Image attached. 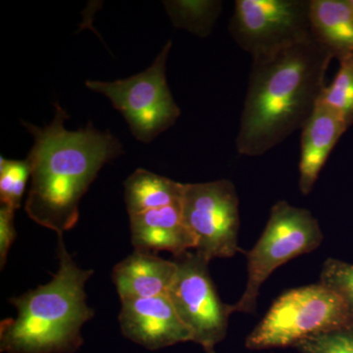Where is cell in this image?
Segmentation results:
<instances>
[{"instance_id": "1", "label": "cell", "mask_w": 353, "mask_h": 353, "mask_svg": "<svg viewBox=\"0 0 353 353\" xmlns=\"http://www.w3.org/2000/svg\"><path fill=\"white\" fill-rule=\"evenodd\" d=\"M46 127L22 125L34 138L27 159L31 164V187L25 202L28 216L58 236L76 226L79 204L102 167L124 153L110 131L95 129L92 123L78 131L64 126L69 116L59 103Z\"/></svg>"}, {"instance_id": "2", "label": "cell", "mask_w": 353, "mask_h": 353, "mask_svg": "<svg viewBox=\"0 0 353 353\" xmlns=\"http://www.w3.org/2000/svg\"><path fill=\"white\" fill-rule=\"evenodd\" d=\"M332 59L312 36L253 60L236 141L241 155H263L303 129L326 88Z\"/></svg>"}, {"instance_id": "3", "label": "cell", "mask_w": 353, "mask_h": 353, "mask_svg": "<svg viewBox=\"0 0 353 353\" xmlns=\"http://www.w3.org/2000/svg\"><path fill=\"white\" fill-rule=\"evenodd\" d=\"M58 270L48 284L10 299L15 318L0 323V352L74 353L82 347L83 325L94 315L85 284L94 271L83 270L58 236Z\"/></svg>"}, {"instance_id": "4", "label": "cell", "mask_w": 353, "mask_h": 353, "mask_svg": "<svg viewBox=\"0 0 353 353\" xmlns=\"http://www.w3.org/2000/svg\"><path fill=\"white\" fill-rule=\"evenodd\" d=\"M353 326V314L336 292L318 284L284 292L245 340L250 350L294 347L311 336Z\"/></svg>"}, {"instance_id": "5", "label": "cell", "mask_w": 353, "mask_h": 353, "mask_svg": "<svg viewBox=\"0 0 353 353\" xmlns=\"http://www.w3.org/2000/svg\"><path fill=\"white\" fill-rule=\"evenodd\" d=\"M322 241L319 222L310 211L285 201L276 202L263 233L246 254L248 280L240 301L232 305L233 312H254L259 290L274 271L317 250Z\"/></svg>"}, {"instance_id": "6", "label": "cell", "mask_w": 353, "mask_h": 353, "mask_svg": "<svg viewBox=\"0 0 353 353\" xmlns=\"http://www.w3.org/2000/svg\"><path fill=\"white\" fill-rule=\"evenodd\" d=\"M172 41L165 44L145 71L114 82L88 80L85 87L105 95L125 118L132 136L148 143L173 126L181 116L166 80Z\"/></svg>"}, {"instance_id": "7", "label": "cell", "mask_w": 353, "mask_h": 353, "mask_svg": "<svg viewBox=\"0 0 353 353\" xmlns=\"http://www.w3.org/2000/svg\"><path fill=\"white\" fill-rule=\"evenodd\" d=\"M239 196L229 180L185 183L181 211L196 240L194 252L209 262L231 259L240 252Z\"/></svg>"}, {"instance_id": "8", "label": "cell", "mask_w": 353, "mask_h": 353, "mask_svg": "<svg viewBox=\"0 0 353 353\" xmlns=\"http://www.w3.org/2000/svg\"><path fill=\"white\" fill-rule=\"evenodd\" d=\"M311 0H236L232 38L252 55L269 57L312 37Z\"/></svg>"}, {"instance_id": "9", "label": "cell", "mask_w": 353, "mask_h": 353, "mask_svg": "<svg viewBox=\"0 0 353 353\" xmlns=\"http://www.w3.org/2000/svg\"><path fill=\"white\" fill-rule=\"evenodd\" d=\"M175 280L168 292L176 313L202 347H214L225 338L232 305L221 301L208 270V260L196 252L176 257Z\"/></svg>"}, {"instance_id": "10", "label": "cell", "mask_w": 353, "mask_h": 353, "mask_svg": "<svg viewBox=\"0 0 353 353\" xmlns=\"http://www.w3.org/2000/svg\"><path fill=\"white\" fill-rule=\"evenodd\" d=\"M121 332L150 350L192 341V333L176 313L168 294L121 301Z\"/></svg>"}, {"instance_id": "11", "label": "cell", "mask_w": 353, "mask_h": 353, "mask_svg": "<svg viewBox=\"0 0 353 353\" xmlns=\"http://www.w3.org/2000/svg\"><path fill=\"white\" fill-rule=\"evenodd\" d=\"M132 245L139 252H169L181 256L196 248L183 220L181 203L129 216Z\"/></svg>"}, {"instance_id": "12", "label": "cell", "mask_w": 353, "mask_h": 353, "mask_svg": "<svg viewBox=\"0 0 353 353\" xmlns=\"http://www.w3.org/2000/svg\"><path fill=\"white\" fill-rule=\"evenodd\" d=\"M347 129L338 114L318 102L301 129L299 190L303 196L312 192L332 150Z\"/></svg>"}, {"instance_id": "13", "label": "cell", "mask_w": 353, "mask_h": 353, "mask_svg": "<svg viewBox=\"0 0 353 353\" xmlns=\"http://www.w3.org/2000/svg\"><path fill=\"white\" fill-rule=\"evenodd\" d=\"M176 261L134 250L116 265L112 279L121 301L166 296L175 280Z\"/></svg>"}, {"instance_id": "14", "label": "cell", "mask_w": 353, "mask_h": 353, "mask_svg": "<svg viewBox=\"0 0 353 353\" xmlns=\"http://www.w3.org/2000/svg\"><path fill=\"white\" fill-rule=\"evenodd\" d=\"M311 32L340 61L353 53V13L348 0H311Z\"/></svg>"}, {"instance_id": "15", "label": "cell", "mask_w": 353, "mask_h": 353, "mask_svg": "<svg viewBox=\"0 0 353 353\" xmlns=\"http://www.w3.org/2000/svg\"><path fill=\"white\" fill-rule=\"evenodd\" d=\"M185 183L166 176L137 169L124 183V197L128 214H141L146 211L180 204Z\"/></svg>"}, {"instance_id": "16", "label": "cell", "mask_w": 353, "mask_h": 353, "mask_svg": "<svg viewBox=\"0 0 353 353\" xmlns=\"http://www.w3.org/2000/svg\"><path fill=\"white\" fill-rule=\"evenodd\" d=\"M163 3L175 27L201 38L211 34L222 10V2L215 0H175Z\"/></svg>"}, {"instance_id": "17", "label": "cell", "mask_w": 353, "mask_h": 353, "mask_svg": "<svg viewBox=\"0 0 353 353\" xmlns=\"http://www.w3.org/2000/svg\"><path fill=\"white\" fill-rule=\"evenodd\" d=\"M339 62L338 73L323 90L319 102L338 114L350 128L353 125V53Z\"/></svg>"}, {"instance_id": "18", "label": "cell", "mask_w": 353, "mask_h": 353, "mask_svg": "<svg viewBox=\"0 0 353 353\" xmlns=\"http://www.w3.org/2000/svg\"><path fill=\"white\" fill-rule=\"evenodd\" d=\"M29 160L0 157V201L1 205L18 210L21 208L27 182L31 178Z\"/></svg>"}, {"instance_id": "19", "label": "cell", "mask_w": 353, "mask_h": 353, "mask_svg": "<svg viewBox=\"0 0 353 353\" xmlns=\"http://www.w3.org/2000/svg\"><path fill=\"white\" fill-rule=\"evenodd\" d=\"M294 347L301 353H353V326L311 336Z\"/></svg>"}, {"instance_id": "20", "label": "cell", "mask_w": 353, "mask_h": 353, "mask_svg": "<svg viewBox=\"0 0 353 353\" xmlns=\"http://www.w3.org/2000/svg\"><path fill=\"white\" fill-rule=\"evenodd\" d=\"M320 284L339 294L353 314V265L328 259L323 265Z\"/></svg>"}, {"instance_id": "21", "label": "cell", "mask_w": 353, "mask_h": 353, "mask_svg": "<svg viewBox=\"0 0 353 353\" xmlns=\"http://www.w3.org/2000/svg\"><path fill=\"white\" fill-rule=\"evenodd\" d=\"M15 210L9 206L1 205L0 208V266H6L8 252L16 239L14 225Z\"/></svg>"}, {"instance_id": "22", "label": "cell", "mask_w": 353, "mask_h": 353, "mask_svg": "<svg viewBox=\"0 0 353 353\" xmlns=\"http://www.w3.org/2000/svg\"><path fill=\"white\" fill-rule=\"evenodd\" d=\"M204 350H205L206 353H216L214 347H205Z\"/></svg>"}, {"instance_id": "23", "label": "cell", "mask_w": 353, "mask_h": 353, "mask_svg": "<svg viewBox=\"0 0 353 353\" xmlns=\"http://www.w3.org/2000/svg\"><path fill=\"white\" fill-rule=\"evenodd\" d=\"M348 2H350V7H352V10L353 13V0H348Z\"/></svg>"}]
</instances>
